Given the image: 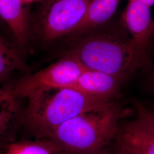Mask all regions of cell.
Masks as SVG:
<instances>
[{
    "mask_svg": "<svg viewBox=\"0 0 154 154\" xmlns=\"http://www.w3.org/2000/svg\"><path fill=\"white\" fill-rule=\"evenodd\" d=\"M69 54L86 68L116 77L122 82L146 65L147 54L134 44L123 26L89 35Z\"/></svg>",
    "mask_w": 154,
    "mask_h": 154,
    "instance_id": "1",
    "label": "cell"
},
{
    "mask_svg": "<svg viewBox=\"0 0 154 154\" xmlns=\"http://www.w3.org/2000/svg\"><path fill=\"white\" fill-rule=\"evenodd\" d=\"M122 115L121 106L113 101L65 122L46 140L58 154H99L116 137Z\"/></svg>",
    "mask_w": 154,
    "mask_h": 154,
    "instance_id": "2",
    "label": "cell"
},
{
    "mask_svg": "<svg viewBox=\"0 0 154 154\" xmlns=\"http://www.w3.org/2000/svg\"><path fill=\"white\" fill-rule=\"evenodd\" d=\"M28 100V121L46 138L67 121L114 101L90 97L70 88L46 91Z\"/></svg>",
    "mask_w": 154,
    "mask_h": 154,
    "instance_id": "3",
    "label": "cell"
},
{
    "mask_svg": "<svg viewBox=\"0 0 154 154\" xmlns=\"http://www.w3.org/2000/svg\"><path fill=\"white\" fill-rule=\"evenodd\" d=\"M86 70L69 53L51 65L23 78L8 89L16 99H28L46 91L68 88Z\"/></svg>",
    "mask_w": 154,
    "mask_h": 154,
    "instance_id": "4",
    "label": "cell"
},
{
    "mask_svg": "<svg viewBox=\"0 0 154 154\" xmlns=\"http://www.w3.org/2000/svg\"><path fill=\"white\" fill-rule=\"evenodd\" d=\"M90 0H47L39 16V33L51 42L72 35L82 22Z\"/></svg>",
    "mask_w": 154,
    "mask_h": 154,
    "instance_id": "5",
    "label": "cell"
},
{
    "mask_svg": "<svg viewBox=\"0 0 154 154\" xmlns=\"http://www.w3.org/2000/svg\"><path fill=\"white\" fill-rule=\"evenodd\" d=\"M122 25L138 49L147 53L153 38L154 21L150 7L136 0H128L122 14Z\"/></svg>",
    "mask_w": 154,
    "mask_h": 154,
    "instance_id": "6",
    "label": "cell"
},
{
    "mask_svg": "<svg viewBox=\"0 0 154 154\" xmlns=\"http://www.w3.org/2000/svg\"><path fill=\"white\" fill-rule=\"evenodd\" d=\"M119 148L130 154H154V131L136 119L119 125L116 137Z\"/></svg>",
    "mask_w": 154,
    "mask_h": 154,
    "instance_id": "7",
    "label": "cell"
},
{
    "mask_svg": "<svg viewBox=\"0 0 154 154\" xmlns=\"http://www.w3.org/2000/svg\"><path fill=\"white\" fill-rule=\"evenodd\" d=\"M122 83L110 74L88 69L68 88L90 97L114 100L119 92Z\"/></svg>",
    "mask_w": 154,
    "mask_h": 154,
    "instance_id": "8",
    "label": "cell"
},
{
    "mask_svg": "<svg viewBox=\"0 0 154 154\" xmlns=\"http://www.w3.org/2000/svg\"><path fill=\"white\" fill-rule=\"evenodd\" d=\"M22 0H0V19L7 24L17 42L25 48L28 41V18Z\"/></svg>",
    "mask_w": 154,
    "mask_h": 154,
    "instance_id": "9",
    "label": "cell"
},
{
    "mask_svg": "<svg viewBox=\"0 0 154 154\" xmlns=\"http://www.w3.org/2000/svg\"><path fill=\"white\" fill-rule=\"evenodd\" d=\"M120 0H90L82 22L72 33L81 35L109 21L115 13Z\"/></svg>",
    "mask_w": 154,
    "mask_h": 154,
    "instance_id": "10",
    "label": "cell"
},
{
    "mask_svg": "<svg viewBox=\"0 0 154 154\" xmlns=\"http://www.w3.org/2000/svg\"><path fill=\"white\" fill-rule=\"evenodd\" d=\"M18 100L8 88H0V147L11 139L16 128L20 116Z\"/></svg>",
    "mask_w": 154,
    "mask_h": 154,
    "instance_id": "11",
    "label": "cell"
},
{
    "mask_svg": "<svg viewBox=\"0 0 154 154\" xmlns=\"http://www.w3.org/2000/svg\"><path fill=\"white\" fill-rule=\"evenodd\" d=\"M25 69L21 58L13 49L0 42V82L18 70Z\"/></svg>",
    "mask_w": 154,
    "mask_h": 154,
    "instance_id": "12",
    "label": "cell"
},
{
    "mask_svg": "<svg viewBox=\"0 0 154 154\" xmlns=\"http://www.w3.org/2000/svg\"><path fill=\"white\" fill-rule=\"evenodd\" d=\"M54 146L49 141H25L11 143L4 154H56Z\"/></svg>",
    "mask_w": 154,
    "mask_h": 154,
    "instance_id": "13",
    "label": "cell"
},
{
    "mask_svg": "<svg viewBox=\"0 0 154 154\" xmlns=\"http://www.w3.org/2000/svg\"><path fill=\"white\" fill-rule=\"evenodd\" d=\"M134 106L137 112V118L144 125L154 131V114L138 101L134 102Z\"/></svg>",
    "mask_w": 154,
    "mask_h": 154,
    "instance_id": "14",
    "label": "cell"
},
{
    "mask_svg": "<svg viewBox=\"0 0 154 154\" xmlns=\"http://www.w3.org/2000/svg\"><path fill=\"white\" fill-rule=\"evenodd\" d=\"M99 154H128V152H127L126 151H125L124 150H123V149H120V148H119L118 147V150L117 151H116L115 152H110V153H109V152H106L105 151V149L102 152H100Z\"/></svg>",
    "mask_w": 154,
    "mask_h": 154,
    "instance_id": "15",
    "label": "cell"
},
{
    "mask_svg": "<svg viewBox=\"0 0 154 154\" xmlns=\"http://www.w3.org/2000/svg\"><path fill=\"white\" fill-rule=\"evenodd\" d=\"M136 1H138L141 2H143L149 7L154 5V0H136Z\"/></svg>",
    "mask_w": 154,
    "mask_h": 154,
    "instance_id": "16",
    "label": "cell"
},
{
    "mask_svg": "<svg viewBox=\"0 0 154 154\" xmlns=\"http://www.w3.org/2000/svg\"><path fill=\"white\" fill-rule=\"evenodd\" d=\"M39 0H22L23 3L24 4H30L34 2H36V1H38Z\"/></svg>",
    "mask_w": 154,
    "mask_h": 154,
    "instance_id": "17",
    "label": "cell"
},
{
    "mask_svg": "<svg viewBox=\"0 0 154 154\" xmlns=\"http://www.w3.org/2000/svg\"><path fill=\"white\" fill-rule=\"evenodd\" d=\"M151 85H152L153 88H154V73L151 77Z\"/></svg>",
    "mask_w": 154,
    "mask_h": 154,
    "instance_id": "18",
    "label": "cell"
},
{
    "mask_svg": "<svg viewBox=\"0 0 154 154\" xmlns=\"http://www.w3.org/2000/svg\"><path fill=\"white\" fill-rule=\"evenodd\" d=\"M151 111H152V113H153V114H154V110H152H152H151Z\"/></svg>",
    "mask_w": 154,
    "mask_h": 154,
    "instance_id": "19",
    "label": "cell"
},
{
    "mask_svg": "<svg viewBox=\"0 0 154 154\" xmlns=\"http://www.w3.org/2000/svg\"><path fill=\"white\" fill-rule=\"evenodd\" d=\"M153 37H154V34H153Z\"/></svg>",
    "mask_w": 154,
    "mask_h": 154,
    "instance_id": "20",
    "label": "cell"
},
{
    "mask_svg": "<svg viewBox=\"0 0 154 154\" xmlns=\"http://www.w3.org/2000/svg\"><path fill=\"white\" fill-rule=\"evenodd\" d=\"M0 20H1V19H0Z\"/></svg>",
    "mask_w": 154,
    "mask_h": 154,
    "instance_id": "21",
    "label": "cell"
}]
</instances>
